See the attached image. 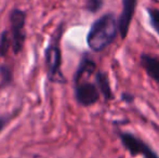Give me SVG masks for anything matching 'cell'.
<instances>
[{
	"label": "cell",
	"mask_w": 159,
	"mask_h": 158,
	"mask_svg": "<svg viewBox=\"0 0 159 158\" xmlns=\"http://www.w3.org/2000/svg\"><path fill=\"white\" fill-rule=\"evenodd\" d=\"M140 63L146 72L147 76L159 84V57L147 53H142L140 55Z\"/></svg>",
	"instance_id": "obj_7"
},
{
	"label": "cell",
	"mask_w": 159,
	"mask_h": 158,
	"mask_svg": "<svg viewBox=\"0 0 159 158\" xmlns=\"http://www.w3.org/2000/svg\"><path fill=\"white\" fill-rule=\"evenodd\" d=\"M103 0H87L86 9L91 13H96L103 7Z\"/></svg>",
	"instance_id": "obj_13"
},
{
	"label": "cell",
	"mask_w": 159,
	"mask_h": 158,
	"mask_svg": "<svg viewBox=\"0 0 159 158\" xmlns=\"http://www.w3.org/2000/svg\"><path fill=\"white\" fill-rule=\"evenodd\" d=\"M120 141L125 148L132 155V156H138L142 155L144 158H159L156 154V152L148 145L145 143L140 138L135 137L133 133L125 132V131H119L118 132Z\"/></svg>",
	"instance_id": "obj_4"
},
{
	"label": "cell",
	"mask_w": 159,
	"mask_h": 158,
	"mask_svg": "<svg viewBox=\"0 0 159 158\" xmlns=\"http://www.w3.org/2000/svg\"><path fill=\"white\" fill-rule=\"evenodd\" d=\"M121 100L127 104H131L134 101V95L130 92H124L121 93Z\"/></svg>",
	"instance_id": "obj_14"
},
{
	"label": "cell",
	"mask_w": 159,
	"mask_h": 158,
	"mask_svg": "<svg viewBox=\"0 0 159 158\" xmlns=\"http://www.w3.org/2000/svg\"><path fill=\"white\" fill-rule=\"evenodd\" d=\"M119 32L118 21L113 13H106L93 22L87 35V43L94 52H101L113 43Z\"/></svg>",
	"instance_id": "obj_1"
},
{
	"label": "cell",
	"mask_w": 159,
	"mask_h": 158,
	"mask_svg": "<svg viewBox=\"0 0 159 158\" xmlns=\"http://www.w3.org/2000/svg\"><path fill=\"white\" fill-rule=\"evenodd\" d=\"M75 97L78 104L81 106L88 107V106L94 105L100 99V91L95 84L92 82H77L75 84Z\"/></svg>",
	"instance_id": "obj_5"
},
{
	"label": "cell",
	"mask_w": 159,
	"mask_h": 158,
	"mask_svg": "<svg viewBox=\"0 0 159 158\" xmlns=\"http://www.w3.org/2000/svg\"><path fill=\"white\" fill-rule=\"evenodd\" d=\"M95 84L105 101L114 100V93L111 91V81H109L108 75H107L106 72L98 70V72L95 73Z\"/></svg>",
	"instance_id": "obj_8"
},
{
	"label": "cell",
	"mask_w": 159,
	"mask_h": 158,
	"mask_svg": "<svg viewBox=\"0 0 159 158\" xmlns=\"http://www.w3.org/2000/svg\"><path fill=\"white\" fill-rule=\"evenodd\" d=\"M62 30H60L59 35H55L49 46L47 47L46 52V65L48 70V76L50 81L52 82H64L65 78L62 74V52L60 48V37Z\"/></svg>",
	"instance_id": "obj_2"
},
{
	"label": "cell",
	"mask_w": 159,
	"mask_h": 158,
	"mask_svg": "<svg viewBox=\"0 0 159 158\" xmlns=\"http://www.w3.org/2000/svg\"><path fill=\"white\" fill-rule=\"evenodd\" d=\"M136 8V0H122V11L118 20V27L121 39H125L129 32Z\"/></svg>",
	"instance_id": "obj_6"
},
{
	"label": "cell",
	"mask_w": 159,
	"mask_h": 158,
	"mask_svg": "<svg viewBox=\"0 0 159 158\" xmlns=\"http://www.w3.org/2000/svg\"><path fill=\"white\" fill-rule=\"evenodd\" d=\"M10 121V117L9 116H1L0 117V132L4 129V127L8 124V122Z\"/></svg>",
	"instance_id": "obj_15"
},
{
	"label": "cell",
	"mask_w": 159,
	"mask_h": 158,
	"mask_svg": "<svg viewBox=\"0 0 159 158\" xmlns=\"http://www.w3.org/2000/svg\"><path fill=\"white\" fill-rule=\"evenodd\" d=\"M13 80V70L7 64L0 65V89L11 84Z\"/></svg>",
	"instance_id": "obj_10"
},
{
	"label": "cell",
	"mask_w": 159,
	"mask_h": 158,
	"mask_svg": "<svg viewBox=\"0 0 159 158\" xmlns=\"http://www.w3.org/2000/svg\"><path fill=\"white\" fill-rule=\"evenodd\" d=\"M147 13L149 16V23L151 26L153 27V29L155 30L159 36V10L157 9H147Z\"/></svg>",
	"instance_id": "obj_12"
},
{
	"label": "cell",
	"mask_w": 159,
	"mask_h": 158,
	"mask_svg": "<svg viewBox=\"0 0 159 158\" xmlns=\"http://www.w3.org/2000/svg\"><path fill=\"white\" fill-rule=\"evenodd\" d=\"M10 47H12V38L9 32L3 30L0 34V56H6Z\"/></svg>",
	"instance_id": "obj_11"
},
{
	"label": "cell",
	"mask_w": 159,
	"mask_h": 158,
	"mask_svg": "<svg viewBox=\"0 0 159 158\" xmlns=\"http://www.w3.org/2000/svg\"><path fill=\"white\" fill-rule=\"evenodd\" d=\"M25 23L26 13L19 9H14L10 13L11 38H12V49L15 54L23 50L25 42Z\"/></svg>",
	"instance_id": "obj_3"
},
{
	"label": "cell",
	"mask_w": 159,
	"mask_h": 158,
	"mask_svg": "<svg viewBox=\"0 0 159 158\" xmlns=\"http://www.w3.org/2000/svg\"><path fill=\"white\" fill-rule=\"evenodd\" d=\"M95 70H96L95 62L87 54L84 55L81 61H80L79 65H78L77 70H76V73H75L74 82H75V84L79 82L84 75H91L93 72H95Z\"/></svg>",
	"instance_id": "obj_9"
}]
</instances>
